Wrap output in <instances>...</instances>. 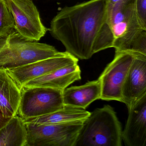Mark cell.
<instances>
[{
	"instance_id": "8",
	"label": "cell",
	"mask_w": 146,
	"mask_h": 146,
	"mask_svg": "<svg viewBox=\"0 0 146 146\" xmlns=\"http://www.w3.org/2000/svg\"><path fill=\"white\" fill-rule=\"evenodd\" d=\"M15 24V31L23 37L39 41L49 30L42 23L32 0H6Z\"/></svg>"
},
{
	"instance_id": "18",
	"label": "cell",
	"mask_w": 146,
	"mask_h": 146,
	"mask_svg": "<svg viewBox=\"0 0 146 146\" xmlns=\"http://www.w3.org/2000/svg\"><path fill=\"white\" fill-rule=\"evenodd\" d=\"M135 9L139 23L146 30V0H136Z\"/></svg>"
},
{
	"instance_id": "6",
	"label": "cell",
	"mask_w": 146,
	"mask_h": 146,
	"mask_svg": "<svg viewBox=\"0 0 146 146\" xmlns=\"http://www.w3.org/2000/svg\"><path fill=\"white\" fill-rule=\"evenodd\" d=\"M62 92L44 87H23L18 115L25 119L46 115L62 109L64 106Z\"/></svg>"
},
{
	"instance_id": "7",
	"label": "cell",
	"mask_w": 146,
	"mask_h": 146,
	"mask_svg": "<svg viewBox=\"0 0 146 146\" xmlns=\"http://www.w3.org/2000/svg\"><path fill=\"white\" fill-rule=\"evenodd\" d=\"M137 53L130 51L115 52L113 60L107 66L98 78L101 84L100 99L122 102L123 84Z\"/></svg>"
},
{
	"instance_id": "1",
	"label": "cell",
	"mask_w": 146,
	"mask_h": 146,
	"mask_svg": "<svg viewBox=\"0 0 146 146\" xmlns=\"http://www.w3.org/2000/svg\"><path fill=\"white\" fill-rule=\"evenodd\" d=\"M108 4V0H90L63 8L51 21V35L66 52L81 60L113 47Z\"/></svg>"
},
{
	"instance_id": "3",
	"label": "cell",
	"mask_w": 146,
	"mask_h": 146,
	"mask_svg": "<svg viewBox=\"0 0 146 146\" xmlns=\"http://www.w3.org/2000/svg\"><path fill=\"white\" fill-rule=\"evenodd\" d=\"M68 53L59 52L51 45L26 39L16 31L0 38V68L6 70Z\"/></svg>"
},
{
	"instance_id": "17",
	"label": "cell",
	"mask_w": 146,
	"mask_h": 146,
	"mask_svg": "<svg viewBox=\"0 0 146 146\" xmlns=\"http://www.w3.org/2000/svg\"><path fill=\"white\" fill-rule=\"evenodd\" d=\"M14 31L15 22L6 0H0V38L7 36Z\"/></svg>"
},
{
	"instance_id": "16",
	"label": "cell",
	"mask_w": 146,
	"mask_h": 146,
	"mask_svg": "<svg viewBox=\"0 0 146 146\" xmlns=\"http://www.w3.org/2000/svg\"><path fill=\"white\" fill-rule=\"evenodd\" d=\"M27 139L25 123L18 114L0 129V146H26Z\"/></svg>"
},
{
	"instance_id": "19",
	"label": "cell",
	"mask_w": 146,
	"mask_h": 146,
	"mask_svg": "<svg viewBox=\"0 0 146 146\" xmlns=\"http://www.w3.org/2000/svg\"><path fill=\"white\" fill-rule=\"evenodd\" d=\"M11 118L5 117L0 108V129L7 123Z\"/></svg>"
},
{
	"instance_id": "10",
	"label": "cell",
	"mask_w": 146,
	"mask_h": 146,
	"mask_svg": "<svg viewBox=\"0 0 146 146\" xmlns=\"http://www.w3.org/2000/svg\"><path fill=\"white\" fill-rule=\"evenodd\" d=\"M146 94V55L137 53L125 77L122 102L128 110Z\"/></svg>"
},
{
	"instance_id": "15",
	"label": "cell",
	"mask_w": 146,
	"mask_h": 146,
	"mask_svg": "<svg viewBox=\"0 0 146 146\" xmlns=\"http://www.w3.org/2000/svg\"><path fill=\"white\" fill-rule=\"evenodd\" d=\"M90 112L85 109L70 106H64L60 110L39 117L23 119L25 123L46 124H58L79 120H85Z\"/></svg>"
},
{
	"instance_id": "11",
	"label": "cell",
	"mask_w": 146,
	"mask_h": 146,
	"mask_svg": "<svg viewBox=\"0 0 146 146\" xmlns=\"http://www.w3.org/2000/svg\"><path fill=\"white\" fill-rule=\"evenodd\" d=\"M122 140L127 146H146V94L129 109Z\"/></svg>"
},
{
	"instance_id": "2",
	"label": "cell",
	"mask_w": 146,
	"mask_h": 146,
	"mask_svg": "<svg viewBox=\"0 0 146 146\" xmlns=\"http://www.w3.org/2000/svg\"><path fill=\"white\" fill-rule=\"evenodd\" d=\"M136 0H119L108 4V20L115 52L130 51L146 55V30L138 21Z\"/></svg>"
},
{
	"instance_id": "12",
	"label": "cell",
	"mask_w": 146,
	"mask_h": 146,
	"mask_svg": "<svg viewBox=\"0 0 146 146\" xmlns=\"http://www.w3.org/2000/svg\"><path fill=\"white\" fill-rule=\"evenodd\" d=\"M81 71L78 64L71 65L31 80L23 87H44L63 91L74 82L81 80Z\"/></svg>"
},
{
	"instance_id": "14",
	"label": "cell",
	"mask_w": 146,
	"mask_h": 146,
	"mask_svg": "<svg viewBox=\"0 0 146 146\" xmlns=\"http://www.w3.org/2000/svg\"><path fill=\"white\" fill-rule=\"evenodd\" d=\"M21 96V90L7 70L0 68V108L5 117L17 115Z\"/></svg>"
},
{
	"instance_id": "13",
	"label": "cell",
	"mask_w": 146,
	"mask_h": 146,
	"mask_svg": "<svg viewBox=\"0 0 146 146\" xmlns=\"http://www.w3.org/2000/svg\"><path fill=\"white\" fill-rule=\"evenodd\" d=\"M101 90L99 79L81 86L66 88L62 92L63 103L64 106L85 109L93 102L100 99Z\"/></svg>"
},
{
	"instance_id": "9",
	"label": "cell",
	"mask_w": 146,
	"mask_h": 146,
	"mask_svg": "<svg viewBox=\"0 0 146 146\" xmlns=\"http://www.w3.org/2000/svg\"><path fill=\"white\" fill-rule=\"evenodd\" d=\"M78 62V58L68 53L64 56L48 58L7 70L21 90L23 86L31 80L59 68L77 64Z\"/></svg>"
},
{
	"instance_id": "4",
	"label": "cell",
	"mask_w": 146,
	"mask_h": 146,
	"mask_svg": "<svg viewBox=\"0 0 146 146\" xmlns=\"http://www.w3.org/2000/svg\"><path fill=\"white\" fill-rule=\"evenodd\" d=\"M122 129L113 108H96L84 121L75 146H121Z\"/></svg>"
},
{
	"instance_id": "20",
	"label": "cell",
	"mask_w": 146,
	"mask_h": 146,
	"mask_svg": "<svg viewBox=\"0 0 146 146\" xmlns=\"http://www.w3.org/2000/svg\"><path fill=\"white\" fill-rule=\"evenodd\" d=\"M119 1V0H108V2L109 4H113L117 2V1Z\"/></svg>"
},
{
	"instance_id": "5",
	"label": "cell",
	"mask_w": 146,
	"mask_h": 146,
	"mask_svg": "<svg viewBox=\"0 0 146 146\" xmlns=\"http://www.w3.org/2000/svg\"><path fill=\"white\" fill-rule=\"evenodd\" d=\"M84 120L46 124L25 123L26 146H75Z\"/></svg>"
}]
</instances>
